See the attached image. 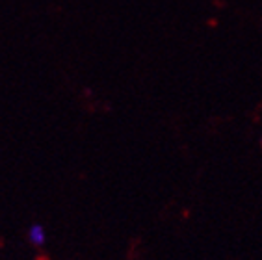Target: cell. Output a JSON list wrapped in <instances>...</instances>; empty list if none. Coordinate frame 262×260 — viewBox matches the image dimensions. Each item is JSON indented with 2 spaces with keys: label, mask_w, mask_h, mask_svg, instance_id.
I'll use <instances>...</instances> for the list:
<instances>
[{
  "label": "cell",
  "mask_w": 262,
  "mask_h": 260,
  "mask_svg": "<svg viewBox=\"0 0 262 260\" xmlns=\"http://www.w3.org/2000/svg\"><path fill=\"white\" fill-rule=\"evenodd\" d=\"M28 238H30V242L34 245H43L45 244V229H43V225H32L30 230H28Z\"/></svg>",
  "instance_id": "obj_1"
}]
</instances>
